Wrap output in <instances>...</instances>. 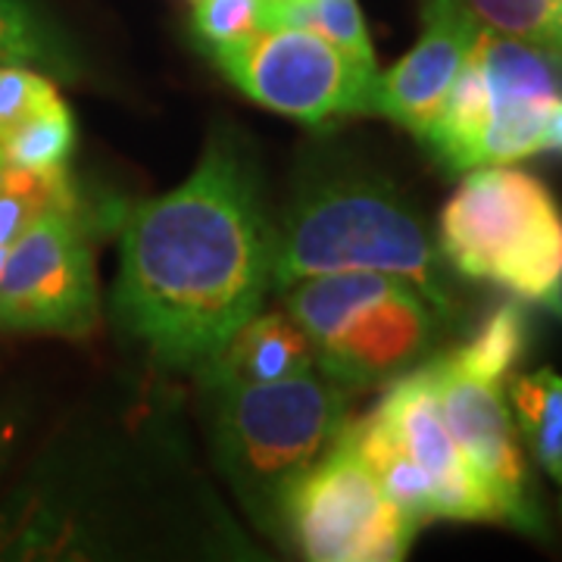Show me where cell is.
<instances>
[{"instance_id":"d4e9b609","label":"cell","mask_w":562,"mask_h":562,"mask_svg":"<svg viewBox=\"0 0 562 562\" xmlns=\"http://www.w3.org/2000/svg\"><path fill=\"white\" fill-rule=\"evenodd\" d=\"M3 257H7V250H0V266H3Z\"/></svg>"},{"instance_id":"8992f818","label":"cell","mask_w":562,"mask_h":562,"mask_svg":"<svg viewBox=\"0 0 562 562\" xmlns=\"http://www.w3.org/2000/svg\"><path fill=\"white\" fill-rule=\"evenodd\" d=\"M241 94L281 116L328 125L372 113L379 66L360 63L313 29H257L241 41L206 50Z\"/></svg>"},{"instance_id":"d6986e66","label":"cell","mask_w":562,"mask_h":562,"mask_svg":"<svg viewBox=\"0 0 562 562\" xmlns=\"http://www.w3.org/2000/svg\"><path fill=\"white\" fill-rule=\"evenodd\" d=\"M0 63L47 66L54 72H72V50L29 0H0Z\"/></svg>"},{"instance_id":"6da1fadb","label":"cell","mask_w":562,"mask_h":562,"mask_svg":"<svg viewBox=\"0 0 562 562\" xmlns=\"http://www.w3.org/2000/svg\"><path fill=\"white\" fill-rule=\"evenodd\" d=\"M276 225L232 132L191 179L122 220L113 313L169 369H203L272 291Z\"/></svg>"},{"instance_id":"5bb4252c","label":"cell","mask_w":562,"mask_h":562,"mask_svg":"<svg viewBox=\"0 0 562 562\" xmlns=\"http://www.w3.org/2000/svg\"><path fill=\"white\" fill-rule=\"evenodd\" d=\"M341 438L360 453L362 462L372 469L375 482L382 484L387 501L401 509L416 531L428 522H438L435 484L425 475L419 462L391 438V431L375 419V413H369L362 419L344 422Z\"/></svg>"},{"instance_id":"ac0fdd59","label":"cell","mask_w":562,"mask_h":562,"mask_svg":"<svg viewBox=\"0 0 562 562\" xmlns=\"http://www.w3.org/2000/svg\"><path fill=\"white\" fill-rule=\"evenodd\" d=\"M528 344H531V322L519 303L509 301L501 303L482 322V328L457 353H450V360L475 379L503 384L525 357Z\"/></svg>"},{"instance_id":"277c9868","label":"cell","mask_w":562,"mask_h":562,"mask_svg":"<svg viewBox=\"0 0 562 562\" xmlns=\"http://www.w3.org/2000/svg\"><path fill=\"white\" fill-rule=\"evenodd\" d=\"M462 176L438 222L443 262L562 316V206L553 191L513 162Z\"/></svg>"},{"instance_id":"3957f363","label":"cell","mask_w":562,"mask_h":562,"mask_svg":"<svg viewBox=\"0 0 562 562\" xmlns=\"http://www.w3.org/2000/svg\"><path fill=\"white\" fill-rule=\"evenodd\" d=\"M213 447L225 479L262 525L281 522L291 487L335 447L347 387L306 369L291 379L210 384Z\"/></svg>"},{"instance_id":"7c38bea8","label":"cell","mask_w":562,"mask_h":562,"mask_svg":"<svg viewBox=\"0 0 562 562\" xmlns=\"http://www.w3.org/2000/svg\"><path fill=\"white\" fill-rule=\"evenodd\" d=\"M479 29V20L460 0H422L419 41L387 72H379L372 113L422 138L438 120Z\"/></svg>"},{"instance_id":"603a6c76","label":"cell","mask_w":562,"mask_h":562,"mask_svg":"<svg viewBox=\"0 0 562 562\" xmlns=\"http://www.w3.org/2000/svg\"><path fill=\"white\" fill-rule=\"evenodd\" d=\"M7 457H10V428L0 422V472H3V465H7Z\"/></svg>"},{"instance_id":"9a60e30c","label":"cell","mask_w":562,"mask_h":562,"mask_svg":"<svg viewBox=\"0 0 562 562\" xmlns=\"http://www.w3.org/2000/svg\"><path fill=\"white\" fill-rule=\"evenodd\" d=\"M509 401L531 457L562 484V375L541 369L509 379Z\"/></svg>"},{"instance_id":"52a82bcc","label":"cell","mask_w":562,"mask_h":562,"mask_svg":"<svg viewBox=\"0 0 562 562\" xmlns=\"http://www.w3.org/2000/svg\"><path fill=\"white\" fill-rule=\"evenodd\" d=\"M281 525L313 562H397L416 538L413 522L341 435L291 487Z\"/></svg>"},{"instance_id":"9c48e42d","label":"cell","mask_w":562,"mask_h":562,"mask_svg":"<svg viewBox=\"0 0 562 562\" xmlns=\"http://www.w3.org/2000/svg\"><path fill=\"white\" fill-rule=\"evenodd\" d=\"M487 88V125L479 166L550 154L562 116V54L557 47L479 29L472 41ZM475 166V169H479Z\"/></svg>"},{"instance_id":"4fadbf2b","label":"cell","mask_w":562,"mask_h":562,"mask_svg":"<svg viewBox=\"0 0 562 562\" xmlns=\"http://www.w3.org/2000/svg\"><path fill=\"white\" fill-rule=\"evenodd\" d=\"M306 369H316V347L291 313H254L198 375L210 387L279 382Z\"/></svg>"},{"instance_id":"7a4b0ae2","label":"cell","mask_w":562,"mask_h":562,"mask_svg":"<svg viewBox=\"0 0 562 562\" xmlns=\"http://www.w3.org/2000/svg\"><path fill=\"white\" fill-rule=\"evenodd\" d=\"M384 272L409 281L453 319L443 257L425 222L391 181L357 169L313 172L276 225L272 291L325 272Z\"/></svg>"},{"instance_id":"5b68a950","label":"cell","mask_w":562,"mask_h":562,"mask_svg":"<svg viewBox=\"0 0 562 562\" xmlns=\"http://www.w3.org/2000/svg\"><path fill=\"white\" fill-rule=\"evenodd\" d=\"M284 310L316 347V369L347 391L379 387L419 366L441 322L419 288L366 269L294 281Z\"/></svg>"},{"instance_id":"8fae6325","label":"cell","mask_w":562,"mask_h":562,"mask_svg":"<svg viewBox=\"0 0 562 562\" xmlns=\"http://www.w3.org/2000/svg\"><path fill=\"white\" fill-rule=\"evenodd\" d=\"M372 413L431 479L438 519L506 522L501 501L462 457L460 443L447 428L431 360L387 382L382 403Z\"/></svg>"},{"instance_id":"e0dca14e","label":"cell","mask_w":562,"mask_h":562,"mask_svg":"<svg viewBox=\"0 0 562 562\" xmlns=\"http://www.w3.org/2000/svg\"><path fill=\"white\" fill-rule=\"evenodd\" d=\"M76 206L81 201L66 169L32 172L0 162V250H7L44 213Z\"/></svg>"},{"instance_id":"ba28073f","label":"cell","mask_w":562,"mask_h":562,"mask_svg":"<svg viewBox=\"0 0 562 562\" xmlns=\"http://www.w3.org/2000/svg\"><path fill=\"white\" fill-rule=\"evenodd\" d=\"M98 322L101 291L81 206L50 210L7 247L0 328L85 338Z\"/></svg>"},{"instance_id":"ffe728a7","label":"cell","mask_w":562,"mask_h":562,"mask_svg":"<svg viewBox=\"0 0 562 562\" xmlns=\"http://www.w3.org/2000/svg\"><path fill=\"white\" fill-rule=\"evenodd\" d=\"M484 29L557 47L560 0H460Z\"/></svg>"},{"instance_id":"2e32d148","label":"cell","mask_w":562,"mask_h":562,"mask_svg":"<svg viewBox=\"0 0 562 562\" xmlns=\"http://www.w3.org/2000/svg\"><path fill=\"white\" fill-rule=\"evenodd\" d=\"M76 140H79L76 116L57 94L41 103L35 113L16 122L7 135H0V162L32 172L66 169V160L76 150Z\"/></svg>"},{"instance_id":"cb8c5ba5","label":"cell","mask_w":562,"mask_h":562,"mask_svg":"<svg viewBox=\"0 0 562 562\" xmlns=\"http://www.w3.org/2000/svg\"><path fill=\"white\" fill-rule=\"evenodd\" d=\"M557 50L562 54V0H560V10H557Z\"/></svg>"},{"instance_id":"30bf717a","label":"cell","mask_w":562,"mask_h":562,"mask_svg":"<svg viewBox=\"0 0 562 562\" xmlns=\"http://www.w3.org/2000/svg\"><path fill=\"white\" fill-rule=\"evenodd\" d=\"M431 369L447 428L453 441L460 443L462 457L501 501L506 525L541 535L543 516L531 491V472L516 419L503 397V384L462 372L450 357H435Z\"/></svg>"},{"instance_id":"44dd1931","label":"cell","mask_w":562,"mask_h":562,"mask_svg":"<svg viewBox=\"0 0 562 562\" xmlns=\"http://www.w3.org/2000/svg\"><path fill=\"white\" fill-rule=\"evenodd\" d=\"M266 0H194V35L203 50L241 41L262 29Z\"/></svg>"},{"instance_id":"7402d4cb","label":"cell","mask_w":562,"mask_h":562,"mask_svg":"<svg viewBox=\"0 0 562 562\" xmlns=\"http://www.w3.org/2000/svg\"><path fill=\"white\" fill-rule=\"evenodd\" d=\"M57 98V85L29 63H0V135Z\"/></svg>"}]
</instances>
